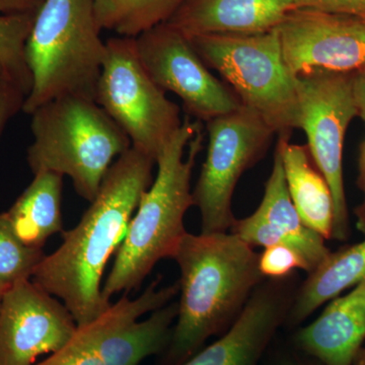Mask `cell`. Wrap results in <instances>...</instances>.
Returning <instances> with one entry per match:
<instances>
[{
  "mask_svg": "<svg viewBox=\"0 0 365 365\" xmlns=\"http://www.w3.org/2000/svg\"><path fill=\"white\" fill-rule=\"evenodd\" d=\"M157 163L130 150L113 163L95 200L81 222L62 232V244L45 256L33 281L66 304L78 327L107 311L103 294L106 266L119 249L143 194L153 184Z\"/></svg>",
  "mask_w": 365,
  "mask_h": 365,
  "instance_id": "obj_1",
  "label": "cell"
},
{
  "mask_svg": "<svg viewBox=\"0 0 365 365\" xmlns=\"http://www.w3.org/2000/svg\"><path fill=\"white\" fill-rule=\"evenodd\" d=\"M172 259L181 278L165 365H181L232 325L264 276L253 247L232 232H187Z\"/></svg>",
  "mask_w": 365,
  "mask_h": 365,
  "instance_id": "obj_2",
  "label": "cell"
},
{
  "mask_svg": "<svg viewBox=\"0 0 365 365\" xmlns=\"http://www.w3.org/2000/svg\"><path fill=\"white\" fill-rule=\"evenodd\" d=\"M202 122L189 115L157 160L158 174L141 197L103 287L106 299L139 288L162 259L173 258L187 234L184 218L194 205L191 178L202 150Z\"/></svg>",
  "mask_w": 365,
  "mask_h": 365,
  "instance_id": "obj_3",
  "label": "cell"
},
{
  "mask_svg": "<svg viewBox=\"0 0 365 365\" xmlns=\"http://www.w3.org/2000/svg\"><path fill=\"white\" fill-rule=\"evenodd\" d=\"M101 31L97 0H45L26 42L33 86L21 112L66 96L95 100L106 55Z\"/></svg>",
  "mask_w": 365,
  "mask_h": 365,
  "instance_id": "obj_4",
  "label": "cell"
},
{
  "mask_svg": "<svg viewBox=\"0 0 365 365\" xmlns=\"http://www.w3.org/2000/svg\"><path fill=\"white\" fill-rule=\"evenodd\" d=\"M31 116L34 140L26 160L33 174L69 177L76 193L93 202L113 163L130 150L129 137L91 98H54Z\"/></svg>",
  "mask_w": 365,
  "mask_h": 365,
  "instance_id": "obj_5",
  "label": "cell"
},
{
  "mask_svg": "<svg viewBox=\"0 0 365 365\" xmlns=\"http://www.w3.org/2000/svg\"><path fill=\"white\" fill-rule=\"evenodd\" d=\"M199 56L222 76L244 107L256 113L278 138L299 129L297 76L284 58L277 28L255 35L188 37Z\"/></svg>",
  "mask_w": 365,
  "mask_h": 365,
  "instance_id": "obj_6",
  "label": "cell"
},
{
  "mask_svg": "<svg viewBox=\"0 0 365 365\" xmlns=\"http://www.w3.org/2000/svg\"><path fill=\"white\" fill-rule=\"evenodd\" d=\"M95 101L127 134L132 148L155 163L182 123L179 106L141 63L135 38L106 41Z\"/></svg>",
  "mask_w": 365,
  "mask_h": 365,
  "instance_id": "obj_7",
  "label": "cell"
},
{
  "mask_svg": "<svg viewBox=\"0 0 365 365\" xmlns=\"http://www.w3.org/2000/svg\"><path fill=\"white\" fill-rule=\"evenodd\" d=\"M205 124L207 153L192 195L200 211L201 232H225L235 220L232 201L237 182L264 158L276 134L242 105Z\"/></svg>",
  "mask_w": 365,
  "mask_h": 365,
  "instance_id": "obj_8",
  "label": "cell"
},
{
  "mask_svg": "<svg viewBox=\"0 0 365 365\" xmlns=\"http://www.w3.org/2000/svg\"><path fill=\"white\" fill-rule=\"evenodd\" d=\"M300 127L319 172L325 178L334 201L332 240L350 235L346 200L343 150L346 132L357 117L352 91V72L314 71L297 76Z\"/></svg>",
  "mask_w": 365,
  "mask_h": 365,
  "instance_id": "obj_9",
  "label": "cell"
},
{
  "mask_svg": "<svg viewBox=\"0 0 365 365\" xmlns=\"http://www.w3.org/2000/svg\"><path fill=\"white\" fill-rule=\"evenodd\" d=\"M153 281L135 299L123 294L107 311L78 327L71 341L93 352L104 365H139L169 345L177 319L179 282L158 288Z\"/></svg>",
  "mask_w": 365,
  "mask_h": 365,
  "instance_id": "obj_10",
  "label": "cell"
},
{
  "mask_svg": "<svg viewBox=\"0 0 365 365\" xmlns=\"http://www.w3.org/2000/svg\"><path fill=\"white\" fill-rule=\"evenodd\" d=\"M137 53L151 79L181 98L186 114L208 122L240 109L234 91L211 72L190 39L168 23L135 37Z\"/></svg>",
  "mask_w": 365,
  "mask_h": 365,
  "instance_id": "obj_11",
  "label": "cell"
},
{
  "mask_svg": "<svg viewBox=\"0 0 365 365\" xmlns=\"http://www.w3.org/2000/svg\"><path fill=\"white\" fill-rule=\"evenodd\" d=\"M76 330L63 302L33 280H21L0 302V365H34L63 349Z\"/></svg>",
  "mask_w": 365,
  "mask_h": 365,
  "instance_id": "obj_12",
  "label": "cell"
},
{
  "mask_svg": "<svg viewBox=\"0 0 365 365\" xmlns=\"http://www.w3.org/2000/svg\"><path fill=\"white\" fill-rule=\"evenodd\" d=\"M277 31L283 58L295 76L314 71L350 73L365 66V21L294 9Z\"/></svg>",
  "mask_w": 365,
  "mask_h": 365,
  "instance_id": "obj_13",
  "label": "cell"
},
{
  "mask_svg": "<svg viewBox=\"0 0 365 365\" xmlns=\"http://www.w3.org/2000/svg\"><path fill=\"white\" fill-rule=\"evenodd\" d=\"M287 307V295L280 288H257L227 332L181 365H259Z\"/></svg>",
  "mask_w": 365,
  "mask_h": 365,
  "instance_id": "obj_14",
  "label": "cell"
},
{
  "mask_svg": "<svg viewBox=\"0 0 365 365\" xmlns=\"http://www.w3.org/2000/svg\"><path fill=\"white\" fill-rule=\"evenodd\" d=\"M294 0H186L167 21L187 37L255 35L280 25Z\"/></svg>",
  "mask_w": 365,
  "mask_h": 365,
  "instance_id": "obj_15",
  "label": "cell"
},
{
  "mask_svg": "<svg viewBox=\"0 0 365 365\" xmlns=\"http://www.w3.org/2000/svg\"><path fill=\"white\" fill-rule=\"evenodd\" d=\"M365 342V279L329 304L295 343L321 365H353Z\"/></svg>",
  "mask_w": 365,
  "mask_h": 365,
  "instance_id": "obj_16",
  "label": "cell"
},
{
  "mask_svg": "<svg viewBox=\"0 0 365 365\" xmlns=\"http://www.w3.org/2000/svg\"><path fill=\"white\" fill-rule=\"evenodd\" d=\"M290 198L302 222L322 235L332 240L334 201L325 178L314 165L307 146L278 138Z\"/></svg>",
  "mask_w": 365,
  "mask_h": 365,
  "instance_id": "obj_17",
  "label": "cell"
},
{
  "mask_svg": "<svg viewBox=\"0 0 365 365\" xmlns=\"http://www.w3.org/2000/svg\"><path fill=\"white\" fill-rule=\"evenodd\" d=\"M256 212L280 232L288 245L297 252L306 266V272H313L331 254L326 246V240L304 225L292 203L277 145L274 153L272 170Z\"/></svg>",
  "mask_w": 365,
  "mask_h": 365,
  "instance_id": "obj_18",
  "label": "cell"
},
{
  "mask_svg": "<svg viewBox=\"0 0 365 365\" xmlns=\"http://www.w3.org/2000/svg\"><path fill=\"white\" fill-rule=\"evenodd\" d=\"M63 178L52 172L34 175L28 188L6 211L14 234L26 246L43 249L53 235L63 232Z\"/></svg>",
  "mask_w": 365,
  "mask_h": 365,
  "instance_id": "obj_19",
  "label": "cell"
},
{
  "mask_svg": "<svg viewBox=\"0 0 365 365\" xmlns=\"http://www.w3.org/2000/svg\"><path fill=\"white\" fill-rule=\"evenodd\" d=\"M365 279V239L329 255L300 287L290 318L304 321L316 309Z\"/></svg>",
  "mask_w": 365,
  "mask_h": 365,
  "instance_id": "obj_20",
  "label": "cell"
},
{
  "mask_svg": "<svg viewBox=\"0 0 365 365\" xmlns=\"http://www.w3.org/2000/svg\"><path fill=\"white\" fill-rule=\"evenodd\" d=\"M186 0H110L102 29L135 38L167 23Z\"/></svg>",
  "mask_w": 365,
  "mask_h": 365,
  "instance_id": "obj_21",
  "label": "cell"
},
{
  "mask_svg": "<svg viewBox=\"0 0 365 365\" xmlns=\"http://www.w3.org/2000/svg\"><path fill=\"white\" fill-rule=\"evenodd\" d=\"M36 16H0V62L6 78L16 83L26 97L33 81L26 66L25 46Z\"/></svg>",
  "mask_w": 365,
  "mask_h": 365,
  "instance_id": "obj_22",
  "label": "cell"
},
{
  "mask_svg": "<svg viewBox=\"0 0 365 365\" xmlns=\"http://www.w3.org/2000/svg\"><path fill=\"white\" fill-rule=\"evenodd\" d=\"M43 249L26 246L14 234L6 212L0 213V287L31 279L45 258Z\"/></svg>",
  "mask_w": 365,
  "mask_h": 365,
  "instance_id": "obj_23",
  "label": "cell"
},
{
  "mask_svg": "<svg viewBox=\"0 0 365 365\" xmlns=\"http://www.w3.org/2000/svg\"><path fill=\"white\" fill-rule=\"evenodd\" d=\"M230 230L251 247H264L266 249L275 245L289 246L280 232L256 211L248 217L235 220Z\"/></svg>",
  "mask_w": 365,
  "mask_h": 365,
  "instance_id": "obj_24",
  "label": "cell"
},
{
  "mask_svg": "<svg viewBox=\"0 0 365 365\" xmlns=\"http://www.w3.org/2000/svg\"><path fill=\"white\" fill-rule=\"evenodd\" d=\"M259 269L262 275L281 278L289 275L294 269L306 271L304 261L297 252L287 245L268 247L259 255Z\"/></svg>",
  "mask_w": 365,
  "mask_h": 365,
  "instance_id": "obj_25",
  "label": "cell"
},
{
  "mask_svg": "<svg viewBox=\"0 0 365 365\" xmlns=\"http://www.w3.org/2000/svg\"><path fill=\"white\" fill-rule=\"evenodd\" d=\"M297 9L342 14L365 21V0H294Z\"/></svg>",
  "mask_w": 365,
  "mask_h": 365,
  "instance_id": "obj_26",
  "label": "cell"
},
{
  "mask_svg": "<svg viewBox=\"0 0 365 365\" xmlns=\"http://www.w3.org/2000/svg\"><path fill=\"white\" fill-rule=\"evenodd\" d=\"M26 96L11 79L0 78V139L9 122L23 111Z\"/></svg>",
  "mask_w": 365,
  "mask_h": 365,
  "instance_id": "obj_27",
  "label": "cell"
},
{
  "mask_svg": "<svg viewBox=\"0 0 365 365\" xmlns=\"http://www.w3.org/2000/svg\"><path fill=\"white\" fill-rule=\"evenodd\" d=\"M34 365H104L100 359L83 346L71 341L60 351Z\"/></svg>",
  "mask_w": 365,
  "mask_h": 365,
  "instance_id": "obj_28",
  "label": "cell"
},
{
  "mask_svg": "<svg viewBox=\"0 0 365 365\" xmlns=\"http://www.w3.org/2000/svg\"><path fill=\"white\" fill-rule=\"evenodd\" d=\"M45 0H0V16H36Z\"/></svg>",
  "mask_w": 365,
  "mask_h": 365,
  "instance_id": "obj_29",
  "label": "cell"
},
{
  "mask_svg": "<svg viewBox=\"0 0 365 365\" xmlns=\"http://www.w3.org/2000/svg\"><path fill=\"white\" fill-rule=\"evenodd\" d=\"M359 189L364 194V200L359 207L355 208L354 215L356 216V228L365 235V140L360 144L359 158Z\"/></svg>",
  "mask_w": 365,
  "mask_h": 365,
  "instance_id": "obj_30",
  "label": "cell"
},
{
  "mask_svg": "<svg viewBox=\"0 0 365 365\" xmlns=\"http://www.w3.org/2000/svg\"><path fill=\"white\" fill-rule=\"evenodd\" d=\"M352 91L357 117H359L365 125V66L352 72Z\"/></svg>",
  "mask_w": 365,
  "mask_h": 365,
  "instance_id": "obj_31",
  "label": "cell"
},
{
  "mask_svg": "<svg viewBox=\"0 0 365 365\" xmlns=\"http://www.w3.org/2000/svg\"><path fill=\"white\" fill-rule=\"evenodd\" d=\"M110 0H97V16L98 25L102 28V21L104 20L106 11L109 6ZM103 30V29H102Z\"/></svg>",
  "mask_w": 365,
  "mask_h": 365,
  "instance_id": "obj_32",
  "label": "cell"
},
{
  "mask_svg": "<svg viewBox=\"0 0 365 365\" xmlns=\"http://www.w3.org/2000/svg\"><path fill=\"white\" fill-rule=\"evenodd\" d=\"M353 365H365V345L362 346L361 349L359 354H357L356 359L354 360Z\"/></svg>",
  "mask_w": 365,
  "mask_h": 365,
  "instance_id": "obj_33",
  "label": "cell"
},
{
  "mask_svg": "<svg viewBox=\"0 0 365 365\" xmlns=\"http://www.w3.org/2000/svg\"><path fill=\"white\" fill-rule=\"evenodd\" d=\"M279 365H314L312 364H309V362L300 361V360L297 359H288L285 360L284 362L280 364Z\"/></svg>",
  "mask_w": 365,
  "mask_h": 365,
  "instance_id": "obj_34",
  "label": "cell"
},
{
  "mask_svg": "<svg viewBox=\"0 0 365 365\" xmlns=\"http://www.w3.org/2000/svg\"><path fill=\"white\" fill-rule=\"evenodd\" d=\"M4 76L6 78V73H4V67H2L1 62H0V78H4Z\"/></svg>",
  "mask_w": 365,
  "mask_h": 365,
  "instance_id": "obj_35",
  "label": "cell"
},
{
  "mask_svg": "<svg viewBox=\"0 0 365 365\" xmlns=\"http://www.w3.org/2000/svg\"><path fill=\"white\" fill-rule=\"evenodd\" d=\"M4 292H6V289H4V288L0 287V302H1L2 295H4Z\"/></svg>",
  "mask_w": 365,
  "mask_h": 365,
  "instance_id": "obj_36",
  "label": "cell"
}]
</instances>
